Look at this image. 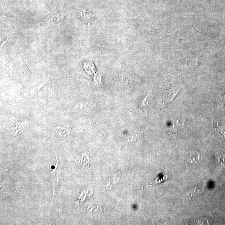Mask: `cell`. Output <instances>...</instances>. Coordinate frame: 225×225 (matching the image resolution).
Masks as SVG:
<instances>
[{"label":"cell","mask_w":225,"mask_h":225,"mask_svg":"<svg viewBox=\"0 0 225 225\" xmlns=\"http://www.w3.org/2000/svg\"><path fill=\"white\" fill-rule=\"evenodd\" d=\"M202 160L203 157L198 151L195 150L191 152L189 159L190 163H197L202 161Z\"/></svg>","instance_id":"6da1fadb"},{"label":"cell","mask_w":225,"mask_h":225,"mask_svg":"<svg viewBox=\"0 0 225 225\" xmlns=\"http://www.w3.org/2000/svg\"><path fill=\"white\" fill-rule=\"evenodd\" d=\"M180 91V90L179 89L174 88V87L170 89L168 91V97L167 98V101L169 102L172 101L173 98L178 94Z\"/></svg>","instance_id":"7a4b0ae2"},{"label":"cell","mask_w":225,"mask_h":225,"mask_svg":"<svg viewBox=\"0 0 225 225\" xmlns=\"http://www.w3.org/2000/svg\"><path fill=\"white\" fill-rule=\"evenodd\" d=\"M167 178V175H161L151 183V185H154L156 184L162 182L163 181L166 180Z\"/></svg>","instance_id":"277c9868"},{"label":"cell","mask_w":225,"mask_h":225,"mask_svg":"<svg viewBox=\"0 0 225 225\" xmlns=\"http://www.w3.org/2000/svg\"><path fill=\"white\" fill-rule=\"evenodd\" d=\"M59 173V172H58ZM56 173V171L55 170L52 171L51 173V175H50V178H49V181L52 183L54 188V191H55V187L56 183L58 182V175L59 173Z\"/></svg>","instance_id":"3957f363"}]
</instances>
